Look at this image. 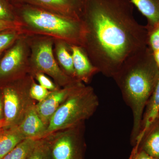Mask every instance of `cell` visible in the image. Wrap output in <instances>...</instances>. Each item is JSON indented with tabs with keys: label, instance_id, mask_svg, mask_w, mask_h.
Here are the masks:
<instances>
[{
	"label": "cell",
	"instance_id": "cell-1",
	"mask_svg": "<svg viewBox=\"0 0 159 159\" xmlns=\"http://www.w3.org/2000/svg\"><path fill=\"white\" fill-rule=\"evenodd\" d=\"M130 0H84L82 48L99 73L112 78L123 62L148 46V31Z\"/></svg>",
	"mask_w": 159,
	"mask_h": 159
},
{
	"label": "cell",
	"instance_id": "cell-2",
	"mask_svg": "<svg viewBox=\"0 0 159 159\" xmlns=\"http://www.w3.org/2000/svg\"><path fill=\"white\" fill-rule=\"evenodd\" d=\"M133 117L130 142L134 146L146 104L159 80V69L148 47L125 60L112 77Z\"/></svg>",
	"mask_w": 159,
	"mask_h": 159
},
{
	"label": "cell",
	"instance_id": "cell-3",
	"mask_svg": "<svg viewBox=\"0 0 159 159\" xmlns=\"http://www.w3.org/2000/svg\"><path fill=\"white\" fill-rule=\"evenodd\" d=\"M13 6L20 9L23 20L34 30L58 38L70 45L82 48L84 28L82 20L64 17L29 5L24 7L16 4Z\"/></svg>",
	"mask_w": 159,
	"mask_h": 159
},
{
	"label": "cell",
	"instance_id": "cell-4",
	"mask_svg": "<svg viewBox=\"0 0 159 159\" xmlns=\"http://www.w3.org/2000/svg\"><path fill=\"white\" fill-rule=\"evenodd\" d=\"M99 104L93 88L81 83L51 117L45 137L84 123L96 112Z\"/></svg>",
	"mask_w": 159,
	"mask_h": 159
},
{
	"label": "cell",
	"instance_id": "cell-5",
	"mask_svg": "<svg viewBox=\"0 0 159 159\" xmlns=\"http://www.w3.org/2000/svg\"><path fill=\"white\" fill-rule=\"evenodd\" d=\"M28 85L20 78L0 86L6 129L18 125L29 108L35 104L29 94L31 85Z\"/></svg>",
	"mask_w": 159,
	"mask_h": 159
},
{
	"label": "cell",
	"instance_id": "cell-6",
	"mask_svg": "<svg viewBox=\"0 0 159 159\" xmlns=\"http://www.w3.org/2000/svg\"><path fill=\"white\" fill-rule=\"evenodd\" d=\"M84 122L48 135L52 159H84Z\"/></svg>",
	"mask_w": 159,
	"mask_h": 159
},
{
	"label": "cell",
	"instance_id": "cell-7",
	"mask_svg": "<svg viewBox=\"0 0 159 159\" xmlns=\"http://www.w3.org/2000/svg\"><path fill=\"white\" fill-rule=\"evenodd\" d=\"M52 45V40L44 39L33 46L31 62L36 73L48 74L63 87L79 81L70 77L60 69L53 55Z\"/></svg>",
	"mask_w": 159,
	"mask_h": 159
},
{
	"label": "cell",
	"instance_id": "cell-8",
	"mask_svg": "<svg viewBox=\"0 0 159 159\" xmlns=\"http://www.w3.org/2000/svg\"><path fill=\"white\" fill-rule=\"evenodd\" d=\"M24 42L19 38L0 59V86L21 78L25 58Z\"/></svg>",
	"mask_w": 159,
	"mask_h": 159
},
{
	"label": "cell",
	"instance_id": "cell-9",
	"mask_svg": "<svg viewBox=\"0 0 159 159\" xmlns=\"http://www.w3.org/2000/svg\"><path fill=\"white\" fill-rule=\"evenodd\" d=\"M59 15L64 17L81 20L84 0H13L12 4L23 2Z\"/></svg>",
	"mask_w": 159,
	"mask_h": 159
},
{
	"label": "cell",
	"instance_id": "cell-10",
	"mask_svg": "<svg viewBox=\"0 0 159 159\" xmlns=\"http://www.w3.org/2000/svg\"><path fill=\"white\" fill-rule=\"evenodd\" d=\"M81 83L82 82L77 81L63 89L51 91L45 99L35 104L38 114L47 126L60 106Z\"/></svg>",
	"mask_w": 159,
	"mask_h": 159
},
{
	"label": "cell",
	"instance_id": "cell-11",
	"mask_svg": "<svg viewBox=\"0 0 159 159\" xmlns=\"http://www.w3.org/2000/svg\"><path fill=\"white\" fill-rule=\"evenodd\" d=\"M70 49L76 79L88 83L95 74L99 73V70L91 62L82 47L71 45Z\"/></svg>",
	"mask_w": 159,
	"mask_h": 159
},
{
	"label": "cell",
	"instance_id": "cell-12",
	"mask_svg": "<svg viewBox=\"0 0 159 159\" xmlns=\"http://www.w3.org/2000/svg\"><path fill=\"white\" fill-rule=\"evenodd\" d=\"M16 126L25 139L36 140L45 137L48 128L37 113L35 104L29 108L21 122Z\"/></svg>",
	"mask_w": 159,
	"mask_h": 159
},
{
	"label": "cell",
	"instance_id": "cell-13",
	"mask_svg": "<svg viewBox=\"0 0 159 159\" xmlns=\"http://www.w3.org/2000/svg\"><path fill=\"white\" fill-rule=\"evenodd\" d=\"M137 139L141 141L159 117V80L146 104Z\"/></svg>",
	"mask_w": 159,
	"mask_h": 159
},
{
	"label": "cell",
	"instance_id": "cell-14",
	"mask_svg": "<svg viewBox=\"0 0 159 159\" xmlns=\"http://www.w3.org/2000/svg\"><path fill=\"white\" fill-rule=\"evenodd\" d=\"M145 151L155 159H159V117L142 139L138 149Z\"/></svg>",
	"mask_w": 159,
	"mask_h": 159
},
{
	"label": "cell",
	"instance_id": "cell-15",
	"mask_svg": "<svg viewBox=\"0 0 159 159\" xmlns=\"http://www.w3.org/2000/svg\"><path fill=\"white\" fill-rule=\"evenodd\" d=\"M25 139L16 126L1 131L0 159H2Z\"/></svg>",
	"mask_w": 159,
	"mask_h": 159
},
{
	"label": "cell",
	"instance_id": "cell-16",
	"mask_svg": "<svg viewBox=\"0 0 159 159\" xmlns=\"http://www.w3.org/2000/svg\"><path fill=\"white\" fill-rule=\"evenodd\" d=\"M143 15L146 18L147 28L159 23V0H130Z\"/></svg>",
	"mask_w": 159,
	"mask_h": 159
},
{
	"label": "cell",
	"instance_id": "cell-17",
	"mask_svg": "<svg viewBox=\"0 0 159 159\" xmlns=\"http://www.w3.org/2000/svg\"><path fill=\"white\" fill-rule=\"evenodd\" d=\"M67 44H69L62 41L57 44L56 49L57 59L65 73L70 77L76 79L72 53L69 51Z\"/></svg>",
	"mask_w": 159,
	"mask_h": 159
},
{
	"label": "cell",
	"instance_id": "cell-18",
	"mask_svg": "<svg viewBox=\"0 0 159 159\" xmlns=\"http://www.w3.org/2000/svg\"><path fill=\"white\" fill-rule=\"evenodd\" d=\"M37 140L26 139L2 159H26Z\"/></svg>",
	"mask_w": 159,
	"mask_h": 159
},
{
	"label": "cell",
	"instance_id": "cell-19",
	"mask_svg": "<svg viewBox=\"0 0 159 159\" xmlns=\"http://www.w3.org/2000/svg\"><path fill=\"white\" fill-rule=\"evenodd\" d=\"M26 159H52L48 143L45 137L37 140Z\"/></svg>",
	"mask_w": 159,
	"mask_h": 159
},
{
	"label": "cell",
	"instance_id": "cell-20",
	"mask_svg": "<svg viewBox=\"0 0 159 159\" xmlns=\"http://www.w3.org/2000/svg\"><path fill=\"white\" fill-rule=\"evenodd\" d=\"M19 30L9 29L0 31V53L5 52L19 38Z\"/></svg>",
	"mask_w": 159,
	"mask_h": 159
},
{
	"label": "cell",
	"instance_id": "cell-21",
	"mask_svg": "<svg viewBox=\"0 0 159 159\" xmlns=\"http://www.w3.org/2000/svg\"><path fill=\"white\" fill-rule=\"evenodd\" d=\"M0 20L6 21H17L14 6L9 0H0Z\"/></svg>",
	"mask_w": 159,
	"mask_h": 159
},
{
	"label": "cell",
	"instance_id": "cell-22",
	"mask_svg": "<svg viewBox=\"0 0 159 159\" xmlns=\"http://www.w3.org/2000/svg\"><path fill=\"white\" fill-rule=\"evenodd\" d=\"M51 91L45 89L40 84L33 82L29 89V94L31 99L39 102L45 99Z\"/></svg>",
	"mask_w": 159,
	"mask_h": 159
},
{
	"label": "cell",
	"instance_id": "cell-23",
	"mask_svg": "<svg viewBox=\"0 0 159 159\" xmlns=\"http://www.w3.org/2000/svg\"><path fill=\"white\" fill-rule=\"evenodd\" d=\"M148 46L152 51L159 50V23L156 25L147 28Z\"/></svg>",
	"mask_w": 159,
	"mask_h": 159
},
{
	"label": "cell",
	"instance_id": "cell-24",
	"mask_svg": "<svg viewBox=\"0 0 159 159\" xmlns=\"http://www.w3.org/2000/svg\"><path fill=\"white\" fill-rule=\"evenodd\" d=\"M35 77L39 83V84L51 92L58 89L55 84L43 73L37 72L35 74Z\"/></svg>",
	"mask_w": 159,
	"mask_h": 159
},
{
	"label": "cell",
	"instance_id": "cell-25",
	"mask_svg": "<svg viewBox=\"0 0 159 159\" xmlns=\"http://www.w3.org/2000/svg\"><path fill=\"white\" fill-rule=\"evenodd\" d=\"M21 23L19 21H6L0 20V31L9 29H18L20 28Z\"/></svg>",
	"mask_w": 159,
	"mask_h": 159
},
{
	"label": "cell",
	"instance_id": "cell-26",
	"mask_svg": "<svg viewBox=\"0 0 159 159\" xmlns=\"http://www.w3.org/2000/svg\"><path fill=\"white\" fill-rule=\"evenodd\" d=\"M129 159H155L141 149L132 151Z\"/></svg>",
	"mask_w": 159,
	"mask_h": 159
},
{
	"label": "cell",
	"instance_id": "cell-27",
	"mask_svg": "<svg viewBox=\"0 0 159 159\" xmlns=\"http://www.w3.org/2000/svg\"><path fill=\"white\" fill-rule=\"evenodd\" d=\"M4 119V104L2 91L0 89V121Z\"/></svg>",
	"mask_w": 159,
	"mask_h": 159
},
{
	"label": "cell",
	"instance_id": "cell-28",
	"mask_svg": "<svg viewBox=\"0 0 159 159\" xmlns=\"http://www.w3.org/2000/svg\"><path fill=\"white\" fill-rule=\"evenodd\" d=\"M154 59L159 69V50L153 51Z\"/></svg>",
	"mask_w": 159,
	"mask_h": 159
},
{
	"label": "cell",
	"instance_id": "cell-29",
	"mask_svg": "<svg viewBox=\"0 0 159 159\" xmlns=\"http://www.w3.org/2000/svg\"><path fill=\"white\" fill-rule=\"evenodd\" d=\"M6 125L5 119L0 121V131L3 130V129H6Z\"/></svg>",
	"mask_w": 159,
	"mask_h": 159
},
{
	"label": "cell",
	"instance_id": "cell-30",
	"mask_svg": "<svg viewBox=\"0 0 159 159\" xmlns=\"http://www.w3.org/2000/svg\"><path fill=\"white\" fill-rule=\"evenodd\" d=\"M4 52H3V53H0V59H1V57H2V56L3 54H4Z\"/></svg>",
	"mask_w": 159,
	"mask_h": 159
},
{
	"label": "cell",
	"instance_id": "cell-31",
	"mask_svg": "<svg viewBox=\"0 0 159 159\" xmlns=\"http://www.w3.org/2000/svg\"><path fill=\"white\" fill-rule=\"evenodd\" d=\"M9 2H10L11 3H12V1H13V0H9Z\"/></svg>",
	"mask_w": 159,
	"mask_h": 159
}]
</instances>
